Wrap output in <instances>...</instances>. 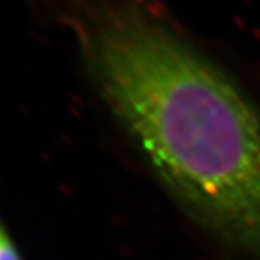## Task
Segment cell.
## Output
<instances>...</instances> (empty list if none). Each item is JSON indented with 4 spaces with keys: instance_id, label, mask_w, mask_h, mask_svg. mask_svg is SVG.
Returning a JSON list of instances; mask_svg holds the SVG:
<instances>
[{
    "instance_id": "cell-1",
    "label": "cell",
    "mask_w": 260,
    "mask_h": 260,
    "mask_svg": "<svg viewBox=\"0 0 260 260\" xmlns=\"http://www.w3.org/2000/svg\"><path fill=\"white\" fill-rule=\"evenodd\" d=\"M69 31L101 94L173 199L260 260V113L149 0H25Z\"/></svg>"
},
{
    "instance_id": "cell-2",
    "label": "cell",
    "mask_w": 260,
    "mask_h": 260,
    "mask_svg": "<svg viewBox=\"0 0 260 260\" xmlns=\"http://www.w3.org/2000/svg\"><path fill=\"white\" fill-rule=\"evenodd\" d=\"M0 260H22L5 229L0 226Z\"/></svg>"
}]
</instances>
